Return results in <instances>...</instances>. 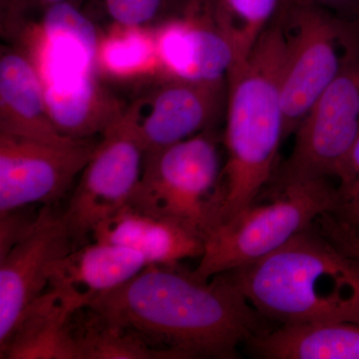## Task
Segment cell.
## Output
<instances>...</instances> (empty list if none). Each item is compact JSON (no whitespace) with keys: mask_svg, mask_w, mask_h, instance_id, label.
Returning a JSON list of instances; mask_svg holds the SVG:
<instances>
[{"mask_svg":"<svg viewBox=\"0 0 359 359\" xmlns=\"http://www.w3.org/2000/svg\"><path fill=\"white\" fill-rule=\"evenodd\" d=\"M179 266L149 264L88 304L171 359L237 358L268 330L228 273L201 280Z\"/></svg>","mask_w":359,"mask_h":359,"instance_id":"6da1fadb","label":"cell"},{"mask_svg":"<svg viewBox=\"0 0 359 359\" xmlns=\"http://www.w3.org/2000/svg\"><path fill=\"white\" fill-rule=\"evenodd\" d=\"M283 49L285 29L278 13L250 55L233 65L226 76V159L215 199L214 226L257 202L278 170L285 140Z\"/></svg>","mask_w":359,"mask_h":359,"instance_id":"7a4b0ae2","label":"cell"},{"mask_svg":"<svg viewBox=\"0 0 359 359\" xmlns=\"http://www.w3.org/2000/svg\"><path fill=\"white\" fill-rule=\"evenodd\" d=\"M226 273L264 320L280 325L359 323V259L316 222L269 256Z\"/></svg>","mask_w":359,"mask_h":359,"instance_id":"3957f363","label":"cell"},{"mask_svg":"<svg viewBox=\"0 0 359 359\" xmlns=\"http://www.w3.org/2000/svg\"><path fill=\"white\" fill-rule=\"evenodd\" d=\"M99 37L92 20L70 2L46 6L41 20L20 32L52 121L75 140L102 136L126 108L100 82Z\"/></svg>","mask_w":359,"mask_h":359,"instance_id":"277c9868","label":"cell"},{"mask_svg":"<svg viewBox=\"0 0 359 359\" xmlns=\"http://www.w3.org/2000/svg\"><path fill=\"white\" fill-rule=\"evenodd\" d=\"M266 204L249 205L205 233V250L192 273L201 280L255 263L332 214L337 202L334 180L292 182L271 188Z\"/></svg>","mask_w":359,"mask_h":359,"instance_id":"5b68a950","label":"cell"},{"mask_svg":"<svg viewBox=\"0 0 359 359\" xmlns=\"http://www.w3.org/2000/svg\"><path fill=\"white\" fill-rule=\"evenodd\" d=\"M278 13L285 29L280 93L287 139L339 75L347 50L359 37V20L283 0Z\"/></svg>","mask_w":359,"mask_h":359,"instance_id":"8992f818","label":"cell"},{"mask_svg":"<svg viewBox=\"0 0 359 359\" xmlns=\"http://www.w3.org/2000/svg\"><path fill=\"white\" fill-rule=\"evenodd\" d=\"M222 168L212 129L144 153L140 181L128 205L154 216L184 222L205 236L214 224Z\"/></svg>","mask_w":359,"mask_h":359,"instance_id":"52a82bcc","label":"cell"},{"mask_svg":"<svg viewBox=\"0 0 359 359\" xmlns=\"http://www.w3.org/2000/svg\"><path fill=\"white\" fill-rule=\"evenodd\" d=\"M292 154L269 186L313 179L335 181L359 138V37L344 65L295 132Z\"/></svg>","mask_w":359,"mask_h":359,"instance_id":"ba28073f","label":"cell"},{"mask_svg":"<svg viewBox=\"0 0 359 359\" xmlns=\"http://www.w3.org/2000/svg\"><path fill=\"white\" fill-rule=\"evenodd\" d=\"M143 101L126 107L96 145L91 159L80 174L63 221L75 247L83 245L92 231L129 204L140 181L144 148L139 137Z\"/></svg>","mask_w":359,"mask_h":359,"instance_id":"9c48e42d","label":"cell"},{"mask_svg":"<svg viewBox=\"0 0 359 359\" xmlns=\"http://www.w3.org/2000/svg\"><path fill=\"white\" fill-rule=\"evenodd\" d=\"M88 140L49 143L0 132V212L54 205L91 159Z\"/></svg>","mask_w":359,"mask_h":359,"instance_id":"30bf717a","label":"cell"},{"mask_svg":"<svg viewBox=\"0 0 359 359\" xmlns=\"http://www.w3.org/2000/svg\"><path fill=\"white\" fill-rule=\"evenodd\" d=\"M76 249L54 205H42L29 233L0 257V347L28 306L48 287V266Z\"/></svg>","mask_w":359,"mask_h":359,"instance_id":"8fae6325","label":"cell"},{"mask_svg":"<svg viewBox=\"0 0 359 359\" xmlns=\"http://www.w3.org/2000/svg\"><path fill=\"white\" fill-rule=\"evenodd\" d=\"M162 79L226 81L235 63L233 47L221 29L211 0H191L184 11L154 29Z\"/></svg>","mask_w":359,"mask_h":359,"instance_id":"7c38bea8","label":"cell"},{"mask_svg":"<svg viewBox=\"0 0 359 359\" xmlns=\"http://www.w3.org/2000/svg\"><path fill=\"white\" fill-rule=\"evenodd\" d=\"M226 80L211 83L161 80L149 99V112H141L138 132L144 153L212 129L226 108Z\"/></svg>","mask_w":359,"mask_h":359,"instance_id":"4fadbf2b","label":"cell"},{"mask_svg":"<svg viewBox=\"0 0 359 359\" xmlns=\"http://www.w3.org/2000/svg\"><path fill=\"white\" fill-rule=\"evenodd\" d=\"M93 242L122 245L138 252L149 264L179 266L184 259H201L205 236L178 219L154 216L127 205L92 231Z\"/></svg>","mask_w":359,"mask_h":359,"instance_id":"5bb4252c","label":"cell"},{"mask_svg":"<svg viewBox=\"0 0 359 359\" xmlns=\"http://www.w3.org/2000/svg\"><path fill=\"white\" fill-rule=\"evenodd\" d=\"M149 266L138 252L93 242L80 245L48 266V287L81 306L121 287Z\"/></svg>","mask_w":359,"mask_h":359,"instance_id":"9a60e30c","label":"cell"},{"mask_svg":"<svg viewBox=\"0 0 359 359\" xmlns=\"http://www.w3.org/2000/svg\"><path fill=\"white\" fill-rule=\"evenodd\" d=\"M0 132L49 143L68 138L52 121L36 70L23 50L0 58Z\"/></svg>","mask_w":359,"mask_h":359,"instance_id":"2e32d148","label":"cell"},{"mask_svg":"<svg viewBox=\"0 0 359 359\" xmlns=\"http://www.w3.org/2000/svg\"><path fill=\"white\" fill-rule=\"evenodd\" d=\"M81 304L47 287L22 314L4 346L0 358L76 359L70 334L72 313Z\"/></svg>","mask_w":359,"mask_h":359,"instance_id":"e0dca14e","label":"cell"},{"mask_svg":"<svg viewBox=\"0 0 359 359\" xmlns=\"http://www.w3.org/2000/svg\"><path fill=\"white\" fill-rule=\"evenodd\" d=\"M266 359H359V323L283 325L245 344Z\"/></svg>","mask_w":359,"mask_h":359,"instance_id":"ac0fdd59","label":"cell"},{"mask_svg":"<svg viewBox=\"0 0 359 359\" xmlns=\"http://www.w3.org/2000/svg\"><path fill=\"white\" fill-rule=\"evenodd\" d=\"M96 62L99 74L114 81L162 79L154 30L147 26L113 23L99 37Z\"/></svg>","mask_w":359,"mask_h":359,"instance_id":"d6986e66","label":"cell"},{"mask_svg":"<svg viewBox=\"0 0 359 359\" xmlns=\"http://www.w3.org/2000/svg\"><path fill=\"white\" fill-rule=\"evenodd\" d=\"M76 359H171L87 304L71 316Z\"/></svg>","mask_w":359,"mask_h":359,"instance_id":"ffe728a7","label":"cell"},{"mask_svg":"<svg viewBox=\"0 0 359 359\" xmlns=\"http://www.w3.org/2000/svg\"><path fill=\"white\" fill-rule=\"evenodd\" d=\"M280 4L282 0H212V13L233 47L235 63L250 55Z\"/></svg>","mask_w":359,"mask_h":359,"instance_id":"44dd1931","label":"cell"},{"mask_svg":"<svg viewBox=\"0 0 359 359\" xmlns=\"http://www.w3.org/2000/svg\"><path fill=\"white\" fill-rule=\"evenodd\" d=\"M334 182L337 202L330 215L359 236V138Z\"/></svg>","mask_w":359,"mask_h":359,"instance_id":"7402d4cb","label":"cell"},{"mask_svg":"<svg viewBox=\"0 0 359 359\" xmlns=\"http://www.w3.org/2000/svg\"><path fill=\"white\" fill-rule=\"evenodd\" d=\"M114 25L147 26L166 8L169 0H99Z\"/></svg>","mask_w":359,"mask_h":359,"instance_id":"603a6c76","label":"cell"},{"mask_svg":"<svg viewBox=\"0 0 359 359\" xmlns=\"http://www.w3.org/2000/svg\"><path fill=\"white\" fill-rule=\"evenodd\" d=\"M26 207L0 212V257L29 233L39 218V211L32 214L25 211Z\"/></svg>","mask_w":359,"mask_h":359,"instance_id":"cb8c5ba5","label":"cell"},{"mask_svg":"<svg viewBox=\"0 0 359 359\" xmlns=\"http://www.w3.org/2000/svg\"><path fill=\"white\" fill-rule=\"evenodd\" d=\"M316 222L320 231L337 247L359 259L358 235L344 224H340L328 212L323 214Z\"/></svg>","mask_w":359,"mask_h":359,"instance_id":"d4e9b609","label":"cell"},{"mask_svg":"<svg viewBox=\"0 0 359 359\" xmlns=\"http://www.w3.org/2000/svg\"><path fill=\"white\" fill-rule=\"evenodd\" d=\"M295 6L318 7L334 13L340 18L359 20V0H283Z\"/></svg>","mask_w":359,"mask_h":359,"instance_id":"484cf974","label":"cell"},{"mask_svg":"<svg viewBox=\"0 0 359 359\" xmlns=\"http://www.w3.org/2000/svg\"><path fill=\"white\" fill-rule=\"evenodd\" d=\"M42 6L45 7L52 6V4H63V2H70V4H77L79 0H37Z\"/></svg>","mask_w":359,"mask_h":359,"instance_id":"4316f807","label":"cell"}]
</instances>
